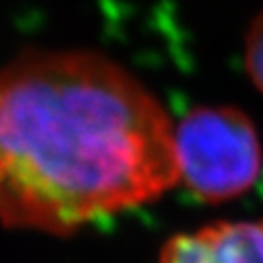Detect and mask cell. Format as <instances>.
Instances as JSON below:
<instances>
[{
  "label": "cell",
  "instance_id": "cell-2",
  "mask_svg": "<svg viewBox=\"0 0 263 263\" xmlns=\"http://www.w3.org/2000/svg\"><path fill=\"white\" fill-rule=\"evenodd\" d=\"M176 152L179 181L211 205L244 195L261 172L254 123L230 105L193 107L176 129Z\"/></svg>",
  "mask_w": 263,
  "mask_h": 263
},
{
  "label": "cell",
  "instance_id": "cell-1",
  "mask_svg": "<svg viewBox=\"0 0 263 263\" xmlns=\"http://www.w3.org/2000/svg\"><path fill=\"white\" fill-rule=\"evenodd\" d=\"M179 181L176 131L142 82L96 51L0 66V222L72 234Z\"/></svg>",
  "mask_w": 263,
  "mask_h": 263
},
{
  "label": "cell",
  "instance_id": "cell-4",
  "mask_svg": "<svg viewBox=\"0 0 263 263\" xmlns=\"http://www.w3.org/2000/svg\"><path fill=\"white\" fill-rule=\"evenodd\" d=\"M244 66L254 86L263 92V10L250 22L244 35Z\"/></svg>",
  "mask_w": 263,
  "mask_h": 263
},
{
  "label": "cell",
  "instance_id": "cell-3",
  "mask_svg": "<svg viewBox=\"0 0 263 263\" xmlns=\"http://www.w3.org/2000/svg\"><path fill=\"white\" fill-rule=\"evenodd\" d=\"M158 263H263V218L176 234L164 244Z\"/></svg>",
  "mask_w": 263,
  "mask_h": 263
}]
</instances>
